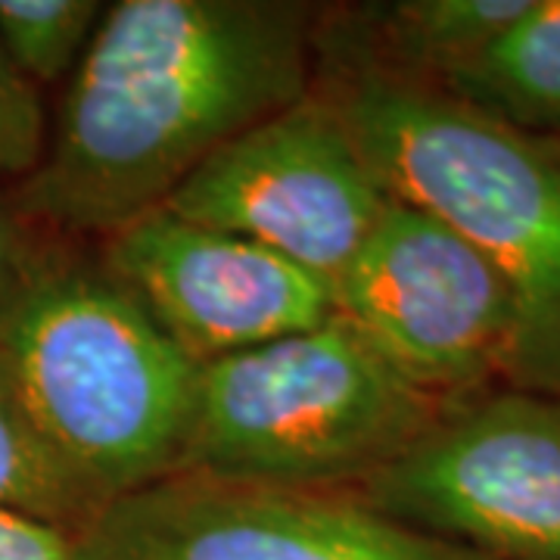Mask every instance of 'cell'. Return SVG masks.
Instances as JSON below:
<instances>
[{"label": "cell", "instance_id": "1", "mask_svg": "<svg viewBox=\"0 0 560 560\" xmlns=\"http://www.w3.org/2000/svg\"><path fill=\"white\" fill-rule=\"evenodd\" d=\"M318 22L293 0L106 7L10 206L60 241H106L156 212L224 143L315 91Z\"/></svg>", "mask_w": 560, "mask_h": 560}, {"label": "cell", "instance_id": "2", "mask_svg": "<svg viewBox=\"0 0 560 560\" xmlns=\"http://www.w3.org/2000/svg\"><path fill=\"white\" fill-rule=\"evenodd\" d=\"M0 368L40 440L101 508L180 470L202 364L101 253L44 241L0 318Z\"/></svg>", "mask_w": 560, "mask_h": 560}, {"label": "cell", "instance_id": "3", "mask_svg": "<svg viewBox=\"0 0 560 560\" xmlns=\"http://www.w3.org/2000/svg\"><path fill=\"white\" fill-rule=\"evenodd\" d=\"M315 91L389 197L445 221L495 265L514 300L511 381L560 396V156L436 88L318 69Z\"/></svg>", "mask_w": 560, "mask_h": 560}, {"label": "cell", "instance_id": "4", "mask_svg": "<svg viewBox=\"0 0 560 560\" xmlns=\"http://www.w3.org/2000/svg\"><path fill=\"white\" fill-rule=\"evenodd\" d=\"M334 315L200 368L178 474L361 489L445 411Z\"/></svg>", "mask_w": 560, "mask_h": 560}, {"label": "cell", "instance_id": "5", "mask_svg": "<svg viewBox=\"0 0 560 560\" xmlns=\"http://www.w3.org/2000/svg\"><path fill=\"white\" fill-rule=\"evenodd\" d=\"M383 514L495 560H560V396L448 401L359 489Z\"/></svg>", "mask_w": 560, "mask_h": 560}, {"label": "cell", "instance_id": "6", "mask_svg": "<svg viewBox=\"0 0 560 560\" xmlns=\"http://www.w3.org/2000/svg\"><path fill=\"white\" fill-rule=\"evenodd\" d=\"M88 560H495L374 508L359 489L175 474L106 504Z\"/></svg>", "mask_w": 560, "mask_h": 560}, {"label": "cell", "instance_id": "7", "mask_svg": "<svg viewBox=\"0 0 560 560\" xmlns=\"http://www.w3.org/2000/svg\"><path fill=\"white\" fill-rule=\"evenodd\" d=\"M334 300L337 315L436 399H467L492 377H511L508 283L477 246L418 206L389 200Z\"/></svg>", "mask_w": 560, "mask_h": 560}, {"label": "cell", "instance_id": "8", "mask_svg": "<svg viewBox=\"0 0 560 560\" xmlns=\"http://www.w3.org/2000/svg\"><path fill=\"white\" fill-rule=\"evenodd\" d=\"M389 200L337 106L312 91L224 143L162 209L261 243L334 290Z\"/></svg>", "mask_w": 560, "mask_h": 560}, {"label": "cell", "instance_id": "9", "mask_svg": "<svg viewBox=\"0 0 560 560\" xmlns=\"http://www.w3.org/2000/svg\"><path fill=\"white\" fill-rule=\"evenodd\" d=\"M103 265L200 364L337 315L330 283L261 243L156 209L101 241Z\"/></svg>", "mask_w": 560, "mask_h": 560}, {"label": "cell", "instance_id": "10", "mask_svg": "<svg viewBox=\"0 0 560 560\" xmlns=\"http://www.w3.org/2000/svg\"><path fill=\"white\" fill-rule=\"evenodd\" d=\"M436 91L514 131H560V0H533Z\"/></svg>", "mask_w": 560, "mask_h": 560}, {"label": "cell", "instance_id": "11", "mask_svg": "<svg viewBox=\"0 0 560 560\" xmlns=\"http://www.w3.org/2000/svg\"><path fill=\"white\" fill-rule=\"evenodd\" d=\"M0 511L60 523L81 533L103 508L40 440L7 371L0 368Z\"/></svg>", "mask_w": 560, "mask_h": 560}, {"label": "cell", "instance_id": "12", "mask_svg": "<svg viewBox=\"0 0 560 560\" xmlns=\"http://www.w3.org/2000/svg\"><path fill=\"white\" fill-rule=\"evenodd\" d=\"M106 7L97 0H0V47L35 88L79 69Z\"/></svg>", "mask_w": 560, "mask_h": 560}, {"label": "cell", "instance_id": "13", "mask_svg": "<svg viewBox=\"0 0 560 560\" xmlns=\"http://www.w3.org/2000/svg\"><path fill=\"white\" fill-rule=\"evenodd\" d=\"M47 116L38 88L0 47V184L28 178L47 153Z\"/></svg>", "mask_w": 560, "mask_h": 560}, {"label": "cell", "instance_id": "14", "mask_svg": "<svg viewBox=\"0 0 560 560\" xmlns=\"http://www.w3.org/2000/svg\"><path fill=\"white\" fill-rule=\"evenodd\" d=\"M0 560H88L75 529L0 511Z\"/></svg>", "mask_w": 560, "mask_h": 560}, {"label": "cell", "instance_id": "15", "mask_svg": "<svg viewBox=\"0 0 560 560\" xmlns=\"http://www.w3.org/2000/svg\"><path fill=\"white\" fill-rule=\"evenodd\" d=\"M47 237L50 234L22 219L10 200H0V318L20 293L22 280L32 271Z\"/></svg>", "mask_w": 560, "mask_h": 560}]
</instances>
